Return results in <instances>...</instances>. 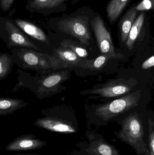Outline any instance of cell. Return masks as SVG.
Returning <instances> with one entry per match:
<instances>
[{
  "instance_id": "obj_21",
  "label": "cell",
  "mask_w": 154,
  "mask_h": 155,
  "mask_svg": "<svg viewBox=\"0 0 154 155\" xmlns=\"http://www.w3.org/2000/svg\"><path fill=\"white\" fill-rule=\"evenodd\" d=\"M66 0H32L31 6L37 11L58 7Z\"/></svg>"
},
{
  "instance_id": "obj_9",
  "label": "cell",
  "mask_w": 154,
  "mask_h": 155,
  "mask_svg": "<svg viewBox=\"0 0 154 155\" xmlns=\"http://www.w3.org/2000/svg\"><path fill=\"white\" fill-rule=\"evenodd\" d=\"M47 143L46 141L37 138L35 135L27 134L14 138L7 144L5 150L12 152L33 151L42 148Z\"/></svg>"
},
{
  "instance_id": "obj_15",
  "label": "cell",
  "mask_w": 154,
  "mask_h": 155,
  "mask_svg": "<svg viewBox=\"0 0 154 155\" xmlns=\"http://www.w3.org/2000/svg\"><path fill=\"white\" fill-rule=\"evenodd\" d=\"M29 104L28 102L22 99L0 97V116L11 114Z\"/></svg>"
},
{
  "instance_id": "obj_8",
  "label": "cell",
  "mask_w": 154,
  "mask_h": 155,
  "mask_svg": "<svg viewBox=\"0 0 154 155\" xmlns=\"http://www.w3.org/2000/svg\"><path fill=\"white\" fill-rule=\"evenodd\" d=\"M91 25L101 54L115 53L111 35L101 17L98 16L93 19Z\"/></svg>"
},
{
  "instance_id": "obj_23",
  "label": "cell",
  "mask_w": 154,
  "mask_h": 155,
  "mask_svg": "<svg viewBox=\"0 0 154 155\" xmlns=\"http://www.w3.org/2000/svg\"><path fill=\"white\" fill-rule=\"evenodd\" d=\"M154 5L150 0H143L139 4L135 6V9L138 11H147L153 8Z\"/></svg>"
},
{
  "instance_id": "obj_4",
  "label": "cell",
  "mask_w": 154,
  "mask_h": 155,
  "mask_svg": "<svg viewBox=\"0 0 154 155\" xmlns=\"http://www.w3.org/2000/svg\"><path fill=\"white\" fill-rule=\"evenodd\" d=\"M18 55L23 66L26 69L44 72L57 70L55 60L52 55L24 48L19 50Z\"/></svg>"
},
{
  "instance_id": "obj_2",
  "label": "cell",
  "mask_w": 154,
  "mask_h": 155,
  "mask_svg": "<svg viewBox=\"0 0 154 155\" xmlns=\"http://www.w3.org/2000/svg\"><path fill=\"white\" fill-rule=\"evenodd\" d=\"M141 90L127 94L124 96L96 109L95 114L104 121H108L137 106L141 97Z\"/></svg>"
},
{
  "instance_id": "obj_3",
  "label": "cell",
  "mask_w": 154,
  "mask_h": 155,
  "mask_svg": "<svg viewBox=\"0 0 154 155\" xmlns=\"http://www.w3.org/2000/svg\"><path fill=\"white\" fill-rule=\"evenodd\" d=\"M87 141L76 145L78 150H73L72 155H121L115 146L108 143L97 133L87 131Z\"/></svg>"
},
{
  "instance_id": "obj_26",
  "label": "cell",
  "mask_w": 154,
  "mask_h": 155,
  "mask_svg": "<svg viewBox=\"0 0 154 155\" xmlns=\"http://www.w3.org/2000/svg\"><path fill=\"white\" fill-rule=\"evenodd\" d=\"M10 155H45L41 154H13Z\"/></svg>"
},
{
  "instance_id": "obj_22",
  "label": "cell",
  "mask_w": 154,
  "mask_h": 155,
  "mask_svg": "<svg viewBox=\"0 0 154 155\" xmlns=\"http://www.w3.org/2000/svg\"><path fill=\"white\" fill-rule=\"evenodd\" d=\"M148 147L150 155H154V122L152 119L148 121Z\"/></svg>"
},
{
  "instance_id": "obj_19",
  "label": "cell",
  "mask_w": 154,
  "mask_h": 155,
  "mask_svg": "<svg viewBox=\"0 0 154 155\" xmlns=\"http://www.w3.org/2000/svg\"><path fill=\"white\" fill-rule=\"evenodd\" d=\"M61 46L68 49L82 59L86 58L88 55L86 48L76 41L70 40H64L61 44Z\"/></svg>"
},
{
  "instance_id": "obj_11",
  "label": "cell",
  "mask_w": 154,
  "mask_h": 155,
  "mask_svg": "<svg viewBox=\"0 0 154 155\" xmlns=\"http://www.w3.org/2000/svg\"><path fill=\"white\" fill-rule=\"evenodd\" d=\"M52 56L57 69L79 67L83 59L71 50L61 46L54 49Z\"/></svg>"
},
{
  "instance_id": "obj_13",
  "label": "cell",
  "mask_w": 154,
  "mask_h": 155,
  "mask_svg": "<svg viewBox=\"0 0 154 155\" xmlns=\"http://www.w3.org/2000/svg\"><path fill=\"white\" fill-rule=\"evenodd\" d=\"M124 57L121 53L103 54L93 59H83L79 67L90 71H99L103 68L108 61L116 59H121Z\"/></svg>"
},
{
  "instance_id": "obj_1",
  "label": "cell",
  "mask_w": 154,
  "mask_h": 155,
  "mask_svg": "<svg viewBox=\"0 0 154 155\" xmlns=\"http://www.w3.org/2000/svg\"><path fill=\"white\" fill-rule=\"evenodd\" d=\"M145 134L143 121L137 113L125 118L121 130L115 133L118 138L131 146L137 155H143L148 150V139Z\"/></svg>"
},
{
  "instance_id": "obj_17",
  "label": "cell",
  "mask_w": 154,
  "mask_h": 155,
  "mask_svg": "<svg viewBox=\"0 0 154 155\" xmlns=\"http://www.w3.org/2000/svg\"><path fill=\"white\" fill-rule=\"evenodd\" d=\"M138 11L134 7L130 8L124 15L120 21V29L121 32V41L126 43L132 25L136 19Z\"/></svg>"
},
{
  "instance_id": "obj_7",
  "label": "cell",
  "mask_w": 154,
  "mask_h": 155,
  "mask_svg": "<svg viewBox=\"0 0 154 155\" xmlns=\"http://www.w3.org/2000/svg\"><path fill=\"white\" fill-rule=\"evenodd\" d=\"M33 124L48 131L61 134H74L78 131L77 127L71 121L52 116L38 118Z\"/></svg>"
},
{
  "instance_id": "obj_14",
  "label": "cell",
  "mask_w": 154,
  "mask_h": 155,
  "mask_svg": "<svg viewBox=\"0 0 154 155\" xmlns=\"http://www.w3.org/2000/svg\"><path fill=\"white\" fill-rule=\"evenodd\" d=\"M15 23L24 32L34 39L49 45V41L45 33L34 25L23 20H16Z\"/></svg>"
},
{
  "instance_id": "obj_28",
  "label": "cell",
  "mask_w": 154,
  "mask_h": 155,
  "mask_svg": "<svg viewBox=\"0 0 154 155\" xmlns=\"http://www.w3.org/2000/svg\"><path fill=\"white\" fill-rule=\"evenodd\" d=\"M150 1H151V2H152V4H153L154 5V0H150Z\"/></svg>"
},
{
  "instance_id": "obj_20",
  "label": "cell",
  "mask_w": 154,
  "mask_h": 155,
  "mask_svg": "<svg viewBox=\"0 0 154 155\" xmlns=\"http://www.w3.org/2000/svg\"><path fill=\"white\" fill-rule=\"evenodd\" d=\"M12 59L7 54H0V79H3L10 74L12 66Z\"/></svg>"
},
{
  "instance_id": "obj_18",
  "label": "cell",
  "mask_w": 154,
  "mask_h": 155,
  "mask_svg": "<svg viewBox=\"0 0 154 155\" xmlns=\"http://www.w3.org/2000/svg\"><path fill=\"white\" fill-rule=\"evenodd\" d=\"M145 13L143 12L136 19L134 24L131 27L128 35V38L125 43L126 45L130 51L133 50L134 48V43L140 34V32L143 25Z\"/></svg>"
},
{
  "instance_id": "obj_29",
  "label": "cell",
  "mask_w": 154,
  "mask_h": 155,
  "mask_svg": "<svg viewBox=\"0 0 154 155\" xmlns=\"http://www.w3.org/2000/svg\"><path fill=\"white\" fill-rule=\"evenodd\" d=\"M1 127H0V131H1Z\"/></svg>"
},
{
  "instance_id": "obj_6",
  "label": "cell",
  "mask_w": 154,
  "mask_h": 155,
  "mask_svg": "<svg viewBox=\"0 0 154 155\" xmlns=\"http://www.w3.org/2000/svg\"><path fill=\"white\" fill-rule=\"evenodd\" d=\"M133 81L123 78L111 80L98 88L80 92L82 94L98 95L102 97H113L124 95L130 92L134 84Z\"/></svg>"
},
{
  "instance_id": "obj_5",
  "label": "cell",
  "mask_w": 154,
  "mask_h": 155,
  "mask_svg": "<svg viewBox=\"0 0 154 155\" xmlns=\"http://www.w3.org/2000/svg\"><path fill=\"white\" fill-rule=\"evenodd\" d=\"M60 30L78 40L83 45H89L91 38L88 23L81 17L65 19L58 24Z\"/></svg>"
},
{
  "instance_id": "obj_12",
  "label": "cell",
  "mask_w": 154,
  "mask_h": 155,
  "mask_svg": "<svg viewBox=\"0 0 154 155\" xmlns=\"http://www.w3.org/2000/svg\"><path fill=\"white\" fill-rule=\"evenodd\" d=\"M5 30L8 33V45L10 46L25 47L36 51L39 50L34 43L9 21L5 22Z\"/></svg>"
},
{
  "instance_id": "obj_10",
  "label": "cell",
  "mask_w": 154,
  "mask_h": 155,
  "mask_svg": "<svg viewBox=\"0 0 154 155\" xmlns=\"http://www.w3.org/2000/svg\"><path fill=\"white\" fill-rule=\"evenodd\" d=\"M69 75L68 72L65 71L54 73L43 78L39 82L37 90L38 95L42 98L51 92L57 91L60 85L68 79Z\"/></svg>"
},
{
  "instance_id": "obj_24",
  "label": "cell",
  "mask_w": 154,
  "mask_h": 155,
  "mask_svg": "<svg viewBox=\"0 0 154 155\" xmlns=\"http://www.w3.org/2000/svg\"><path fill=\"white\" fill-rule=\"evenodd\" d=\"M14 0H1V7L4 12H7L12 5Z\"/></svg>"
},
{
  "instance_id": "obj_16",
  "label": "cell",
  "mask_w": 154,
  "mask_h": 155,
  "mask_svg": "<svg viewBox=\"0 0 154 155\" xmlns=\"http://www.w3.org/2000/svg\"><path fill=\"white\" fill-rule=\"evenodd\" d=\"M131 0H111L106 8L108 19L110 23H115Z\"/></svg>"
},
{
  "instance_id": "obj_27",
  "label": "cell",
  "mask_w": 154,
  "mask_h": 155,
  "mask_svg": "<svg viewBox=\"0 0 154 155\" xmlns=\"http://www.w3.org/2000/svg\"><path fill=\"white\" fill-rule=\"evenodd\" d=\"M143 155H150V152H149V149L147 150V151H146V153H145L144 154H143Z\"/></svg>"
},
{
  "instance_id": "obj_25",
  "label": "cell",
  "mask_w": 154,
  "mask_h": 155,
  "mask_svg": "<svg viewBox=\"0 0 154 155\" xmlns=\"http://www.w3.org/2000/svg\"><path fill=\"white\" fill-rule=\"evenodd\" d=\"M154 65V56L152 55L143 63L142 65V68L143 70H147L153 67Z\"/></svg>"
}]
</instances>
